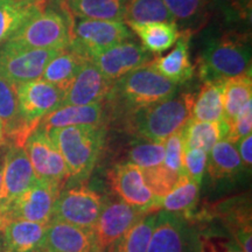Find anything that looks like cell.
Masks as SVG:
<instances>
[{
	"mask_svg": "<svg viewBox=\"0 0 252 252\" xmlns=\"http://www.w3.org/2000/svg\"><path fill=\"white\" fill-rule=\"evenodd\" d=\"M178 90V84L147 63L113 81L104 104L109 105L113 116L121 115L126 119L141 109L174 96Z\"/></svg>",
	"mask_w": 252,
	"mask_h": 252,
	"instance_id": "1",
	"label": "cell"
},
{
	"mask_svg": "<svg viewBox=\"0 0 252 252\" xmlns=\"http://www.w3.org/2000/svg\"><path fill=\"white\" fill-rule=\"evenodd\" d=\"M251 67L250 36L236 31L208 37L197 59L198 76L202 81L251 75Z\"/></svg>",
	"mask_w": 252,
	"mask_h": 252,
	"instance_id": "2",
	"label": "cell"
},
{
	"mask_svg": "<svg viewBox=\"0 0 252 252\" xmlns=\"http://www.w3.org/2000/svg\"><path fill=\"white\" fill-rule=\"evenodd\" d=\"M196 94L176 93L174 96L141 109L125 119L135 137L162 144L169 135L181 131L191 118Z\"/></svg>",
	"mask_w": 252,
	"mask_h": 252,
	"instance_id": "3",
	"label": "cell"
},
{
	"mask_svg": "<svg viewBox=\"0 0 252 252\" xmlns=\"http://www.w3.org/2000/svg\"><path fill=\"white\" fill-rule=\"evenodd\" d=\"M105 133L104 124L75 125L48 131L64 159L69 178L78 181L91 174L105 140Z\"/></svg>",
	"mask_w": 252,
	"mask_h": 252,
	"instance_id": "4",
	"label": "cell"
},
{
	"mask_svg": "<svg viewBox=\"0 0 252 252\" xmlns=\"http://www.w3.org/2000/svg\"><path fill=\"white\" fill-rule=\"evenodd\" d=\"M75 18L64 0H46L39 14L8 41L37 49H64L72 41Z\"/></svg>",
	"mask_w": 252,
	"mask_h": 252,
	"instance_id": "5",
	"label": "cell"
},
{
	"mask_svg": "<svg viewBox=\"0 0 252 252\" xmlns=\"http://www.w3.org/2000/svg\"><path fill=\"white\" fill-rule=\"evenodd\" d=\"M61 187L37 180L27 190L0 208V228L14 220L48 224Z\"/></svg>",
	"mask_w": 252,
	"mask_h": 252,
	"instance_id": "6",
	"label": "cell"
},
{
	"mask_svg": "<svg viewBox=\"0 0 252 252\" xmlns=\"http://www.w3.org/2000/svg\"><path fill=\"white\" fill-rule=\"evenodd\" d=\"M59 52L30 48L6 41L0 46V78L13 86L41 78L48 62Z\"/></svg>",
	"mask_w": 252,
	"mask_h": 252,
	"instance_id": "7",
	"label": "cell"
},
{
	"mask_svg": "<svg viewBox=\"0 0 252 252\" xmlns=\"http://www.w3.org/2000/svg\"><path fill=\"white\" fill-rule=\"evenodd\" d=\"M104 204L102 196L86 186L65 189L60 191L56 197L50 222H62L94 230Z\"/></svg>",
	"mask_w": 252,
	"mask_h": 252,
	"instance_id": "8",
	"label": "cell"
},
{
	"mask_svg": "<svg viewBox=\"0 0 252 252\" xmlns=\"http://www.w3.org/2000/svg\"><path fill=\"white\" fill-rule=\"evenodd\" d=\"M15 91L27 138L47 115L59 108L64 96L60 88L42 78L17 84Z\"/></svg>",
	"mask_w": 252,
	"mask_h": 252,
	"instance_id": "9",
	"label": "cell"
},
{
	"mask_svg": "<svg viewBox=\"0 0 252 252\" xmlns=\"http://www.w3.org/2000/svg\"><path fill=\"white\" fill-rule=\"evenodd\" d=\"M132 37H134L133 33L121 21L75 19L70 47L87 59L91 52L108 48Z\"/></svg>",
	"mask_w": 252,
	"mask_h": 252,
	"instance_id": "10",
	"label": "cell"
},
{
	"mask_svg": "<svg viewBox=\"0 0 252 252\" xmlns=\"http://www.w3.org/2000/svg\"><path fill=\"white\" fill-rule=\"evenodd\" d=\"M24 147L37 180L50 182L59 187L68 180L67 165L48 132L36 127L28 135Z\"/></svg>",
	"mask_w": 252,
	"mask_h": 252,
	"instance_id": "11",
	"label": "cell"
},
{
	"mask_svg": "<svg viewBox=\"0 0 252 252\" xmlns=\"http://www.w3.org/2000/svg\"><path fill=\"white\" fill-rule=\"evenodd\" d=\"M87 60L94 63L104 76L113 82L128 71L150 63L153 55L132 37L108 48L91 52Z\"/></svg>",
	"mask_w": 252,
	"mask_h": 252,
	"instance_id": "12",
	"label": "cell"
},
{
	"mask_svg": "<svg viewBox=\"0 0 252 252\" xmlns=\"http://www.w3.org/2000/svg\"><path fill=\"white\" fill-rule=\"evenodd\" d=\"M195 236L186 216L159 210L147 252H195Z\"/></svg>",
	"mask_w": 252,
	"mask_h": 252,
	"instance_id": "13",
	"label": "cell"
},
{
	"mask_svg": "<svg viewBox=\"0 0 252 252\" xmlns=\"http://www.w3.org/2000/svg\"><path fill=\"white\" fill-rule=\"evenodd\" d=\"M108 180L110 187L123 202L146 214L153 213L157 197L145 182L140 167L127 161L118 163L110 169Z\"/></svg>",
	"mask_w": 252,
	"mask_h": 252,
	"instance_id": "14",
	"label": "cell"
},
{
	"mask_svg": "<svg viewBox=\"0 0 252 252\" xmlns=\"http://www.w3.org/2000/svg\"><path fill=\"white\" fill-rule=\"evenodd\" d=\"M146 215L137 208L128 206L122 200L104 204V208L94 228L99 252L115 245L138 220Z\"/></svg>",
	"mask_w": 252,
	"mask_h": 252,
	"instance_id": "15",
	"label": "cell"
},
{
	"mask_svg": "<svg viewBox=\"0 0 252 252\" xmlns=\"http://www.w3.org/2000/svg\"><path fill=\"white\" fill-rule=\"evenodd\" d=\"M36 181L24 146L9 144L2 157L0 208L14 200Z\"/></svg>",
	"mask_w": 252,
	"mask_h": 252,
	"instance_id": "16",
	"label": "cell"
},
{
	"mask_svg": "<svg viewBox=\"0 0 252 252\" xmlns=\"http://www.w3.org/2000/svg\"><path fill=\"white\" fill-rule=\"evenodd\" d=\"M112 83L113 82L104 76L94 63L88 61L64 93L59 108L104 103Z\"/></svg>",
	"mask_w": 252,
	"mask_h": 252,
	"instance_id": "17",
	"label": "cell"
},
{
	"mask_svg": "<svg viewBox=\"0 0 252 252\" xmlns=\"http://www.w3.org/2000/svg\"><path fill=\"white\" fill-rule=\"evenodd\" d=\"M43 252H99V250L93 230L62 222H49Z\"/></svg>",
	"mask_w": 252,
	"mask_h": 252,
	"instance_id": "18",
	"label": "cell"
},
{
	"mask_svg": "<svg viewBox=\"0 0 252 252\" xmlns=\"http://www.w3.org/2000/svg\"><path fill=\"white\" fill-rule=\"evenodd\" d=\"M47 225L14 220L0 228V252H43Z\"/></svg>",
	"mask_w": 252,
	"mask_h": 252,
	"instance_id": "19",
	"label": "cell"
},
{
	"mask_svg": "<svg viewBox=\"0 0 252 252\" xmlns=\"http://www.w3.org/2000/svg\"><path fill=\"white\" fill-rule=\"evenodd\" d=\"M191 35L193 33L190 31H181L174 49L165 56L153 58L150 62L160 74L178 86L191 80L195 74V67L191 64L189 50Z\"/></svg>",
	"mask_w": 252,
	"mask_h": 252,
	"instance_id": "20",
	"label": "cell"
},
{
	"mask_svg": "<svg viewBox=\"0 0 252 252\" xmlns=\"http://www.w3.org/2000/svg\"><path fill=\"white\" fill-rule=\"evenodd\" d=\"M105 117V104L68 105L54 110L47 115L37 127L45 131L75 125H100Z\"/></svg>",
	"mask_w": 252,
	"mask_h": 252,
	"instance_id": "21",
	"label": "cell"
},
{
	"mask_svg": "<svg viewBox=\"0 0 252 252\" xmlns=\"http://www.w3.org/2000/svg\"><path fill=\"white\" fill-rule=\"evenodd\" d=\"M0 123L6 141L24 146L27 134L19 112L15 86L2 78H0Z\"/></svg>",
	"mask_w": 252,
	"mask_h": 252,
	"instance_id": "22",
	"label": "cell"
},
{
	"mask_svg": "<svg viewBox=\"0 0 252 252\" xmlns=\"http://www.w3.org/2000/svg\"><path fill=\"white\" fill-rule=\"evenodd\" d=\"M88 60L70 46L61 49L47 64L41 78L65 93Z\"/></svg>",
	"mask_w": 252,
	"mask_h": 252,
	"instance_id": "23",
	"label": "cell"
},
{
	"mask_svg": "<svg viewBox=\"0 0 252 252\" xmlns=\"http://www.w3.org/2000/svg\"><path fill=\"white\" fill-rule=\"evenodd\" d=\"M225 80L203 81L200 93L195 96L191 118L201 122H225L223 91Z\"/></svg>",
	"mask_w": 252,
	"mask_h": 252,
	"instance_id": "24",
	"label": "cell"
},
{
	"mask_svg": "<svg viewBox=\"0 0 252 252\" xmlns=\"http://www.w3.org/2000/svg\"><path fill=\"white\" fill-rule=\"evenodd\" d=\"M141 41V46L151 54H161L169 49L180 36L181 31L175 23L126 24Z\"/></svg>",
	"mask_w": 252,
	"mask_h": 252,
	"instance_id": "25",
	"label": "cell"
},
{
	"mask_svg": "<svg viewBox=\"0 0 252 252\" xmlns=\"http://www.w3.org/2000/svg\"><path fill=\"white\" fill-rule=\"evenodd\" d=\"M226 122H201L190 118L181 130L185 147L200 149L208 153L217 141L224 139L228 134Z\"/></svg>",
	"mask_w": 252,
	"mask_h": 252,
	"instance_id": "26",
	"label": "cell"
},
{
	"mask_svg": "<svg viewBox=\"0 0 252 252\" xmlns=\"http://www.w3.org/2000/svg\"><path fill=\"white\" fill-rule=\"evenodd\" d=\"M75 19L121 21L125 20L126 0H64Z\"/></svg>",
	"mask_w": 252,
	"mask_h": 252,
	"instance_id": "27",
	"label": "cell"
},
{
	"mask_svg": "<svg viewBox=\"0 0 252 252\" xmlns=\"http://www.w3.org/2000/svg\"><path fill=\"white\" fill-rule=\"evenodd\" d=\"M46 0L36 4H20L13 0H0V46L39 14Z\"/></svg>",
	"mask_w": 252,
	"mask_h": 252,
	"instance_id": "28",
	"label": "cell"
},
{
	"mask_svg": "<svg viewBox=\"0 0 252 252\" xmlns=\"http://www.w3.org/2000/svg\"><path fill=\"white\" fill-rule=\"evenodd\" d=\"M200 185L190 180L187 175H182L180 180L165 196L157 197L153 204V213L159 210L175 213L187 214L191 212L197 202Z\"/></svg>",
	"mask_w": 252,
	"mask_h": 252,
	"instance_id": "29",
	"label": "cell"
},
{
	"mask_svg": "<svg viewBox=\"0 0 252 252\" xmlns=\"http://www.w3.org/2000/svg\"><path fill=\"white\" fill-rule=\"evenodd\" d=\"M244 168L237 146L231 141L222 139L208 152L207 171L215 180L231 178Z\"/></svg>",
	"mask_w": 252,
	"mask_h": 252,
	"instance_id": "30",
	"label": "cell"
},
{
	"mask_svg": "<svg viewBox=\"0 0 252 252\" xmlns=\"http://www.w3.org/2000/svg\"><path fill=\"white\" fill-rule=\"evenodd\" d=\"M180 31H195L207 21L209 0H162Z\"/></svg>",
	"mask_w": 252,
	"mask_h": 252,
	"instance_id": "31",
	"label": "cell"
},
{
	"mask_svg": "<svg viewBox=\"0 0 252 252\" xmlns=\"http://www.w3.org/2000/svg\"><path fill=\"white\" fill-rule=\"evenodd\" d=\"M250 103H252L251 75H239L225 80L223 105L224 121L226 123H230L237 117L238 113Z\"/></svg>",
	"mask_w": 252,
	"mask_h": 252,
	"instance_id": "32",
	"label": "cell"
},
{
	"mask_svg": "<svg viewBox=\"0 0 252 252\" xmlns=\"http://www.w3.org/2000/svg\"><path fill=\"white\" fill-rule=\"evenodd\" d=\"M157 213L146 214L115 245L103 252H147Z\"/></svg>",
	"mask_w": 252,
	"mask_h": 252,
	"instance_id": "33",
	"label": "cell"
},
{
	"mask_svg": "<svg viewBox=\"0 0 252 252\" xmlns=\"http://www.w3.org/2000/svg\"><path fill=\"white\" fill-rule=\"evenodd\" d=\"M125 24L174 23L162 0H126Z\"/></svg>",
	"mask_w": 252,
	"mask_h": 252,
	"instance_id": "34",
	"label": "cell"
},
{
	"mask_svg": "<svg viewBox=\"0 0 252 252\" xmlns=\"http://www.w3.org/2000/svg\"><path fill=\"white\" fill-rule=\"evenodd\" d=\"M165 146L162 144L135 137L130 145L127 162H132L141 169L154 168L162 165Z\"/></svg>",
	"mask_w": 252,
	"mask_h": 252,
	"instance_id": "35",
	"label": "cell"
},
{
	"mask_svg": "<svg viewBox=\"0 0 252 252\" xmlns=\"http://www.w3.org/2000/svg\"><path fill=\"white\" fill-rule=\"evenodd\" d=\"M195 252H244L231 236L206 230L195 236Z\"/></svg>",
	"mask_w": 252,
	"mask_h": 252,
	"instance_id": "36",
	"label": "cell"
},
{
	"mask_svg": "<svg viewBox=\"0 0 252 252\" xmlns=\"http://www.w3.org/2000/svg\"><path fill=\"white\" fill-rule=\"evenodd\" d=\"M163 146H165V157H163L162 166L173 174L178 176L186 175L184 169L185 144L181 131L169 135L163 143Z\"/></svg>",
	"mask_w": 252,
	"mask_h": 252,
	"instance_id": "37",
	"label": "cell"
},
{
	"mask_svg": "<svg viewBox=\"0 0 252 252\" xmlns=\"http://www.w3.org/2000/svg\"><path fill=\"white\" fill-rule=\"evenodd\" d=\"M141 171H143L145 182L156 197L165 196L181 178L167 171L162 165L154 167V168L141 169Z\"/></svg>",
	"mask_w": 252,
	"mask_h": 252,
	"instance_id": "38",
	"label": "cell"
},
{
	"mask_svg": "<svg viewBox=\"0 0 252 252\" xmlns=\"http://www.w3.org/2000/svg\"><path fill=\"white\" fill-rule=\"evenodd\" d=\"M208 153L200 149H188L185 147L184 154V169L185 174L190 180L201 185L203 175L207 171Z\"/></svg>",
	"mask_w": 252,
	"mask_h": 252,
	"instance_id": "39",
	"label": "cell"
},
{
	"mask_svg": "<svg viewBox=\"0 0 252 252\" xmlns=\"http://www.w3.org/2000/svg\"><path fill=\"white\" fill-rule=\"evenodd\" d=\"M229 131L224 139L237 144L244 137L251 134L252 132V103L248 104L245 108L238 113L237 117L228 123Z\"/></svg>",
	"mask_w": 252,
	"mask_h": 252,
	"instance_id": "40",
	"label": "cell"
},
{
	"mask_svg": "<svg viewBox=\"0 0 252 252\" xmlns=\"http://www.w3.org/2000/svg\"><path fill=\"white\" fill-rule=\"evenodd\" d=\"M239 157H241L243 167L247 169L251 168L252 163V135L249 134L236 144Z\"/></svg>",
	"mask_w": 252,
	"mask_h": 252,
	"instance_id": "41",
	"label": "cell"
},
{
	"mask_svg": "<svg viewBox=\"0 0 252 252\" xmlns=\"http://www.w3.org/2000/svg\"><path fill=\"white\" fill-rule=\"evenodd\" d=\"M15 2H20V4H36V2L45 1V0H13Z\"/></svg>",
	"mask_w": 252,
	"mask_h": 252,
	"instance_id": "42",
	"label": "cell"
},
{
	"mask_svg": "<svg viewBox=\"0 0 252 252\" xmlns=\"http://www.w3.org/2000/svg\"><path fill=\"white\" fill-rule=\"evenodd\" d=\"M5 144H6V138L4 134V130H2V125H1V123H0V147Z\"/></svg>",
	"mask_w": 252,
	"mask_h": 252,
	"instance_id": "43",
	"label": "cell"
},
{
	"mask_svg": "<svg viewBox=\"0 0 252 252\" xmlns=\"http://www.w3.org/2000/svg\"><path fill=\"white\" fill-rule=\"evenodd\" d=\"M1 172H2V157L0 153V187H1Z\"/></svg>",
	"mask_w": 252,
	"mask_h": 252,
	"instance_id": "44",
	"label": "cell"
}]
</instances>
